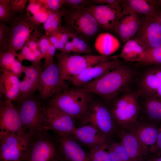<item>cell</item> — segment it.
Segmentation results:
<instances>
[{"mask_svg": "<svg viewBox=\"0 0 161 161\" xmlns=\"http://www.w3.org/2000/svg\"><path fill=\"white\" fill-rule=\"evenodd\" d=\"M133 69L123 64L97 78L80 86V89L95 94L109 104L127 89L133 79Z\"/></svg>", "mask_w": 161, "mask_h": 161, "instance_id": "6da1fadb", "label": "cell"}, {"mask_svg": "<svg viewBox=\"0 0 161 161\" xmlns=\"http://www.w3.org/2000/svg\"><path fill=\"white\" fill-rule=\"evenodd\" d=\"M90 93L79 89L66 90L51 98L47 104L52 106L73 118L76 126L86 114L92 100Z\"/></svg>", "mask_w": 161, "mask_h": 161, "instance_id": "7a4b0ae2", "label": "cell"}, {"mask_svg": "<svg viewBox=\"0 0 161 161\" xmlns=\"http://www.w3.org/2000/svg\"><path fill=\"white\" fill-rule=\"evenodd\" d=\"M61 78L68 80L87 68L108 60L118 58L117 56H105L92 54L71 55L62 52L55 55Z\"/></svg>", "mask_w": 161, "mask_h": 161, "instance_id": "3957f363", "label": "cell"}, {"mask_svg": "<svg viewBox=\"0 0 161 161\" xmlns=\"http://www.w3.org/2000/svg\"><path fill=\"white\" fill-rule=\"evenodd\" d=\"M44 129L35 133L22 161H60L62 157L55 136Z\"/></svg>", "mask_w": 161, "mask_h": 161, "instance_id": "277c9868", "label": "cell"}, {"mask_svg": "<svg viewBox=\"0 0 161 161\" xmlns=\"http://www.w3.org/2000/svg\"><path fill=\"white\" fill-rule=\"evenodd\" d=\"M139 99L137 93L127 89L109 104L118 128L127 129L137 122L140 109Z\"/></svg>", "mask_w": 161, "mask_h": 161, "instance_id": "5b68a950", "label": "cell"}, {"mask_svg": "<svg viewBox=\"0 0 161 161\" xmlns=\"http://www.w3.org/2000/svg\"><path fill=\"white\" fill-rule=\"evenodd\" d=\"M88 123L92 124L111 139L119 130L109 104L103 100L92 99L86 114L77 127Z\"/></svg>", "mask_w": 161, "mask_h": 161, "instance_id": "8992f818", "label": "cell"}, {"mask_svg": "<svg viewBox=\"0 0 161 161\" xmlns=\"http://www.w3.org/2000/svg\"><path fill=\"white\" fill-rule=\"evenodd\" d=\"M63 9L64 14L62 27L65 30L84 39L96 34L99 27L87 7L73 10Z\"/></svg>", "mask_w": 161, "mask_h": 161, "instance_id": "52a82bcc", "label": "cell"}, {"mask_svg": "<svg viewBox=\"0 0 161 161\" xmlns=\"http://www.w3.org/2000/svg\"><path fill=\"white\" fill-rule=\"evenodd\" d=\"M35 133L0 134V161H22Z\"/></svg>", "mask_w": 161, "mask_h": 161, "instance_id": "ba28073f", "label": "cell"}, {"mask_svg": "<svg viewBox=\"0 0 161 161\" xmlns=\"http://www.w3.org/2000/svg\"><path fill=\"white\" fill-rule=\"evenodd\" d=\"M10 24L8 51L17 53L23 48L30 34L37 28V25L23 14L15 16Z\"/></svg>", "mask_w": 161, "mask_h": 161, "instance_id": "9c48e42d", "label": "cell"}, {"mask_svg": "<svg viewBox=\"0 0 161 161\" xmlns=\"http://www.w3.org/2000/svg\"><path fill=\"white\" fill-rule=\"evenodd\" d=\"M18 104L17 109L28 131L35 133L47 129L46 118L40 101L32 97Z\"/></svg>", "mask_w": 161, "mask_h": 161, "instance_id": "30bf717a", "label": "cell"}, {"mask_svg": "<svg viewBox=\"0 0 161 161\" xmlns=\"http://www.w3.org/2000/svg\"><path fill=\"white\" fill-rule=\"evenodd\" d=\"M12 102L5 99L0 100V134H21L28 131Z\"/></svg>", "mask_w": 161, "mask_h": 161, "instance_id": "8fae6325", "label": "cell"}, {"mask_svg": "<svg viewBox=\"0 0 161 161\" xmlns=\"http://www.w3.org/2000/svg\"><path fill=\"white\" fill-rule=\"evenodd\" d=\"M66 81L61 78L57 65L54 63L41 73L38 91L44 100L51 98L65 91Z\"/></svg>", "mask_w": 161, "mask_h": 161, "instance_id": "7c38bea8", "label": "cell"}, {"mask_svg": "<svg viewBox=\"0 0 161 161\" xmlns=\"http://www.w3.org/2000/svg\"><path fill=\"white\" fill-rule=\"evenodd\" d=\"M42 109L46 118L47 129L52 130L58 135H72L76 127V122L73 118L47 104L42 106Z\"/></svg>", "mask_w": 161, "mask_h": 161, "instance_id": "4fadbf2b", "label": "cell"}, {"mask_svg": "<svg viewBox=\"0 0 161 161\" xmlns=\"http://www.w3.org/2000/svg\"><path fill=\"white\" fill-rule=\"evenodd\" d=\"M122 0H117L107 4L91 5L87 8L99 27L105 30L114 31L122 11Z\"/></svg>", "mask_w": 161, "mask_h": 161, "instance_id": "5bb4252c", "label": "cell"}, {"mask_svg": "<svg viewBox=\"0 0 161 161\" xmlns=\"http://www.w3.org/2000/svg\"><path fill=\"white\" fill-rule=\"evenodd\" d=\"M122 11L114 31L120 39L126 42L135 35L139 29L141 18L131 8L122 2Z\"/></svg>", "mask_w": 161, "mask_h": 161, "instance_id": "9a60e30c", "label": "cell"}, {"mask_svg": "<svg viewBox=\"0 0 161 161\" xmlns=\"http://www.w3.org/2000/svg\"><path fill=\"white\" fill-rule=\"evenodd\" d=\"M72 135L89 150L107 145L112 141V139L89 123L76 127Z\"/></svg>", "mask_w": 161, "mask_h": 161, "instance_id": "2e32d148", "label": "cell"}, {"mask_svg": "<svg viewBox=\"0 0 161 161\" xmlns=\"http://www.w3.org/2000/svg\"><path fill=\"white\" fill-rule=\"evenodd\" d=\"M42 71L40 61L32 63L29 66H24L23 73L25 77L20 81L19 94L16 101L18 104L32 97L38 90L40 74Z\"/></svg>", "mask_w": 161, "mask_h": 161, "instance_id": "e0dca14e", "label": "cell"}, {"mask_svg": "<svg viewBox=\"0 0 161 161\" xmlns=\"http://www.w3.org/2000/svg\"><path fill=\"white\" fill-rule=\"evenodd\" d=\"M62 158L66 161H91L88 152L72 135L54 134Z\"/></svg>", "mask_w": 161, "mask_h": 161, "instance_id": "ac0fdd59", "label": "cell"}, {"mask_svg": "<svg viewBox=\"0 0 161 161\" xmlns=\"http://www.w3.org/2000/svg\"><path fill=\"white\" fill-rule=\"evenodd\" d=\"M141 18L140 26L134 38L141 42L146 50L161 45V25L156 19Z\"/></svg>", "mask_w": 161, "mask_h": 161, "instance_id": "d6986e66", "label": "cell"}, {"mask_svg": "<svg viewBox=\"0 0 161 161\" xmlns=\"http://www.w3.org/2000/svg\"><path fill=\"white\" fill-rule=\"evenodd\" d=\"M118 58L106 61L90 66L68 80L76 86H81L122 64Z\"/></svg>", "mask_w": 161, "mask_h": 161, "instance_id": "ffe728a7", "label": "cell"}, {"mask_svg": "<svg viewBox=\"0 0 161 161\" xmlns=\"http://www.w3.org/2000/svg\"><path fill=\"white\" fill-rule=\"evenodd\" d=\"M118 134L120 142L125 148L131 161H144L148 148L143 144L133 133L123 129Z\"/></svg>", "mask_w": 161, "mask_h": 161, "instance_id": "44dd1931", "label": "cell"}, {"mask_svg": "<svg viewBox=\"0 0 161 161\" xmlns=\"http://www.w3.org/2000/svg\"><path fill=\"white\" fill-rule=\"evenodd\" d=\"M142 75L139 82L138 94L153 96L161 85V65H152Z\"/></svg>", "mask_w": 161, "mask_h": 161, "instance_id": "7402d4cb", "label": "cell"}, {"mask_svg": "<svg viewBox=\"0 0 161 161\" xmlns=\"http://www.w3.org/2000/svg\"><path fill=\"white\" fill-rule=\"evenodd\" d=\"M0 91L5 99L12 101L17 100L19 92L20 82L18 77L15 74L1 70Z\"/></svg>", "mask_w": 161, "mask_h": 161, "instance_id": "603a6c76", "label": "cell"}, {"mask_svg": "<svg viewBox=\"0 0 161 161\" xmlns=\"http://www.w3.org/2000/svg\"><path fill=\"white\" fill-rule=\"evenodd\" d=\"M127 129L134 134L144 145L148 146L155 143L157 140L159 133L154 127L147 124L137 122Z\"/></svg>", "mask_w": 161, "mask_h": 161, "instance_id": "cb8c5ba5", "label": "cell"}, {"mask_svg": "<svg viewBox=\"0 0 161 161\" xmlns=\"http://www.w3.org/2000/svg\"><path fill=\"white\" fill-rule=\"evenodd\" d=\"M123 2L143 17L156 19L160 11L157 0H123Z\"/></svg>", "mask_w": 161, "mask_h": 161, "instance_id": "d4e9b609", "label": "cell"}, {"mask_svg": "<svg viewBox=\"0 0 161 161\" xmlns=\"http://www.w3.org/2000/svg\"><path fill=\"white\" fill-rule=\"evenodd\" d=\"M120 44L118 39L108 32H102L97 37L94 47L100 55L110 56L120 48Z\"/></svg>", "mask_w": 161, "mask_h": 161, "instance_id": "484cf974", "label": "cell"}, {"mask_svg": "<svg viewBox=\"0 0 161 161\" xmlns=\"http://www.w3.org/2000/svg\"><path fill=\"white\" fill-rule=\"evenodd\" d=\"M146 49L139 41L130 39L126 42L120 54L117 56L126 61L138 62Z\"/></svg>", "mask_w": 161, "mask_h": 161, "instance_id": "4316f807", "label": "cell"}, {"mask_svg": "<svg viewBox=\"0 0 161 161\" xmlns=\"http://www.w3.org/2000/svg\"><path fill=\"white\" fill-rule=\"evenodd\" d=\"M17 53L10 51L0 52L1 70L12 72L18 77L23 73L24 65L17 60Z\"/></svg>", "mask_w": 161, "mask_h": 161, "instance_id": "83f0119b", "label": "cell"}, {"mask_svg": "<svg viewBox=\"0 0 161 161\" xmlns=\"http://www.w3.org/2000/svg\"><path fill=\"white\" fill-rule=\"evenodd\" d=\"M64 14L63 8L56 11H49L44 23L45 35L49 37L55 34L61 28L62 18Z\"/></svg>", "mask_w": 161, "mask_h": 161, "instance_id": "f1b7e54d", "label": "cell"}, {"mask_svg": "<svg viewBox=\"0 0 161 161\" xmlns=\"http://www.w3.org/2000/svg\"><path fill=\"white\" fill-rule=\"evenodd\" d=\"M143 97H145L144 106L148 117L154 120H161V100L151 96Z\"/></svg>", "mask_w": 161, "mask_h": 161, "instance_id": "f546056e", "label": "cell"}, {"mask_svg": "<svg viewBox=\"0 0 161 161\" xmlns=\"http://www.w3.org/2000/svg\"><path fill=\"white\" fill-rule=\"evenodd\" d=\"M137 62L144 66L161 65V45L145 51Z\"/></svg>", "mask_w": 161, "mask_h": 161, "instance_id": "4dcf8cb0", "label": "cell"}, {"mask_svg": "<svg viewBox=\"0 0 161 161\" xmlns=\"http://www.w3.org/2000/svg\"><path fill=\"white\" fill-rule=\"evenodd\" d=\"M11 0H0V24H10L16 16L10 5Z\"/></svg>", "mask_w": 161, "mask_h": 161, "instance_id": "1f68e13d", "label": "cell"}, {"mask_svg": "<svg viewBox=\"0 0 161 161\" xmlns=\"http://www.w3.org/2000/svg\"><path fill=\"white\" fill-rule=\"evenodd\" d=\"M66 31L75 46L77 53L89 54L91 52V49L85 39Z\"/></svg>", "mask_w": 161, "mask_h": 161, "instance_id": "d6a6232c", "label": "cell"}, {"mask_svg": "<svg viewBox=\"0 0 161 161\" xmlns=\"http://www.w3.org/2000/svg\"><path fill=\"white\" fill-rule=\"evenodd\" d=\"M107 145L89 150L88 152L91 161H111L106 148Z\"/></svg>", "mask_w": 161, "mask_h": 161, "instance_id": "836d02e7", "label": "cell"}, {"mask_svg": "<svg viewBox=\"0 0 161 161\" xmlns=\"http://www.w3.org/2000/svg\"><path fill=\"white\" fill-rule=\"evenodd\" d=\"M18 60L22 62L24 60L31 62L32 63L40 61L41 59L38 57L27 46L24 45L19 53L17 54Z\"/></svg>", "mask_w": 161, "mask_h": 161, "instance_id": "e575fe53", "label": "cell"}, {"mask_svg": "<svg viewBox=\"0 0 161 161\" xmlns=\"http://www.w3.org/2000/svg\"><path fill=\"white\" fill-rule=\"evenodd\" d=\"M9 28L6 25L0 24V52L8 50Z\"/></svg>", "mask_w": 161, "mask_h": 161, "instance_id": "d590c367", "label": "cell"}, {"mask_svg": "<svg viewBox=\"0 0 161 161\" xmlns=\"http://www.w3.org/2000/svg\"><path fill=\"white\" fill-rule=\"evenodd\" d=\"M108 145L117 154L122 161H131L125 148L120 142L112 141Z\"/></svg>", "mask_w": 161, "mask_h": 161, "instance_id": "8d00e7d4", "label": "cell"}, {"mask_svg": "<svg viewBox=\"0 0 161 161\" xmlns=\"http://www.w3.org/2000/svg\"><path fill=\"white\" fill-rule=\"evenodd\" d=\"M91 5L89 0H64L63 6L68 8L67 10H73L86 8Z\"/></svg>", "mask_w": 161, "mask_h": 161, "instance_id": "74e56055", "label": "cell"}, {"mask_svg": "<svg viewBox=\"0 0 161 161\" xmlns=\"http://www.w3.org/2000/svg\"><path fill=\"white\" fill-rule=\"evenodd\" d=\"M47 10L56 11L62 9L64 0H38Z\"/></svg>", "mask_w": 161, "mask_h": 161, "instance_id": "f35d334b", "label": "cell"}, {"mask_svg": "<svg viewBox=\"0 0 161 161\" xmlns=\"http://www.w3.org/2000/svg\"><path fill=\"white\" fill-rule=\"evenodd\" d=\"M42 35L41 32L37 28L30 34L24 45L29 47L32 51L38 49V41Z\"/></svg>", "mask_w": 161, "mask_h": 161, "instance_id": "ab89813d", "label": "cell"}, {"mask_svg": "<svg viewBox=\"0 0 161 161\" xmlns=\"http://www.w3.org/2000/svg\"><path fill=\"white\" fill-rule=\"evenodd\" d=\"M28 0H11L10 5L12 10L16 14H23Z\"/></svg>", "mask_w": 161, "mask_h": 161, "instance_id": "60d3db41", "label": "cell"}, {"mask_svg": "<svg viewBox=\"0 0 161 161\" xmlns=\"http://www.w3.org/2000/svg\"><path fill=\"white\" fill-rule=\"evenodd\" d=\"M56 49L51 43L48 49L44 56V69L53 63L54 57L55 55Z\"/></svg>", "mask_w": 161, "mask_h": 161, "instance_id": "b9f144b4", "label": "cell"}, {"mask_svg": "<svg viewBox=\"0 0 161 161\" xmlns=\"http://www.w3.org/2000/svg\"><path fill=\"white\" fill-rule=\"evenodd\" d=\"M50 42L49 37L46 35H42L38 41V48L44 56L47 52Z\"/></svg>", "mask_w": 161, "mask_h": 161, "instance_id": "7bdbcfd3", "label": "cell"}, {"mask_svg": "<svg viewBox=\"0 0 161 161\" xmlns=\"http://www.w3.org/2000/svg\"><path fill=\"white\" fill-rule=\"evenodd\" d=\"M63 52L68 54L71 52L77 53L75 46L72 41H69L65 44Z\"/></svg>", "mask_w": 161, "mask_h": 161, "instance_id": "ee69618b", "label": "cell"}, {"mask_svg": "<svg viewBox=\"0 0 161 161\" xmlns=\"http://www.w3.org/2000/svg\"><path fill=\"white\" fill-rule=\"evenodd\" d=\"M106 148L109 154L111 161H122L115 151L108 145Z\"/></svg>", "mask_w": 161, "mask_h": 161, "instance_id": "f6af8a7d", "label": "cell"}, {"mask_svg": "<svg viewBox=\"0 0 161 161\" xmlns=\"http://www.w3.org/2000/svg\"><path fill=\"white\" fill-rule=\"evenodd\" d=\"M117 0H89L91 5H105L111 4Z\"/></svg>", "mask_w": 161, "mask_h": 161, "instance_id": "bcb514c9", "label": "cell"}, {"mask_svg": "<svg viewBox=\"0 0 161 161\" xmlns=\"http://www.w3.org/2000/svg\"><path fill=\"white\" fill-rule=\"evenodd\" d=\"M65 45V44L59 40L53 44V45L56 49L58 50L61 52H63L64 49Z\"/></svg>", "mask_w": 161, "mask_h": 161, "instance_id": "7dc6e473", "label": "cell"}, {"mask_svg": "<svg viewBox=\"0 0 161 161\" xmlns=\"http://www.w3.org/2000/svg\"><path fill=\"white\" fill-rule=\"evenodd\" d=\"M49 38L50 42L52 45L59 41L58 38L55 34H53L49 37Z\"/></svg>", "mask_w": 161, "mask_h": 161, "instance_id": "c3c4849f", "label": "cell"}, {"mask_svg": "<svg viewBox=\"0 0 161 161\" xmlns=\"http://www.w3.org/2000/svg\"><path fill=\"white\" fill-rule=\"evenodd\" d=\"M161 100V85L157 91L153 96Z\"/></svg>", "mask_w": 161, "mask_h": 161, "instance_id": "681fc988", "label": "cell"}, {"mask_svg": "<svg viewBox=\"0 0 161 161\" xmlns=\"http://www.w3.org/2000/svg\"><path fill=\"white\" fill-rule=\"evenodd\" d=\"M157 142L159 147L161 149V132L159 133Z\"/></svg>", "mask_w": 161, "mask_h": 161, "instance_id": "f907efd6", "label": "cell"}, {"mask_svg": "<svg viewBox=\"0 0 161 161\" xmlns=\"http://www.w3.org/2000/svg\"><path fill=\"white\" fill-rule=\"evenodd\" d=\"M157 20L161 25V11H159L157 18Z\"/></svg>", "mask_w": 161, "mask_h": 161, "instance_id": "816d5d0a", "label": "cell"}, {"mask_svg": "<svg viewBox=\"0 0 161 161\" xmlns=\"http://www.w3.org/2000/svg\"><path fill=\"white\" fill-rule=\"evenodd\" d=\"M144 161H161V157L153 159H151Z\"/></svg>", "mask_w": 161, "mask_h": 161, "instance_id": "f5cc1de1", "label": "cell"}, {"mask_svg": "<svg viewBox=\"0 0 161 161\" xmlns=\"http://www.w3.org/2000/svg\"><path fill=\"white\" fill-rule=\"evenodd\" d=\"M157 2L158 6L161 7V0H157Z\"/></svg>", "mask_w": 161, "mask_h": 161, "instance_id": "db71d44e", "label": "cell"}, {"mask_svg": "<svg viewBox=\"0 0 161 161\" xmlns=\"http://www.w3.org/2000/svg\"><path fill=\"white\" fill-rule=\"evenodd\" d=\"M60 161H66L64 160L62 158L60 160Z\"/></svg>", "mask_w": 161, "mask_h": 161, "instance_id": "11a10c76", "label": "cell"}]
</instances>
